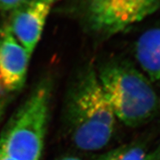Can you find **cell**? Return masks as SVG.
Returning <instances> with one entry per match:
<instances>
[{"label": "cell", "instance_id": "obj_4", "mask_svg": "<svg viewBox=\"0 0 160 160\" xmlns=\"http://www.w3.org/2000/svg\"><path fill=\"white\" fill-rule=\"evenodd\" d=\"M71 7L84 29L107 39L154 13L160 0H73Z\"/></svg>", "mask_w": 160, "mask_h": 160}, {"label": "cell", "instance_id": "obj_2", "mask_svg": "<svg viewBox=\"0 0 160 160\" xmlns=\"http://www.w3.org/2000/svg\"><path fill=\"white\" fill-rule=\"evenodd\" d=\"M96 68L117 120L127 127L138 128L159 115V96L151 82L131 62L113 58Z\"/></svg>", "mask_w": 160, "mask_h": 160}, {"label": "cell", "instance_id": "obj_6", "mask_svg": "<svg viewBox=\"0 0 160 160\" xmlns=\"http://www.w3.org/2000/svg\"><path fill=\"white\" fill-rule=\"evenodd\" d=\"M51 7L39 0H28L13 11L10 30L30 57L41 39Z\"/></svg>", "mask_w": 160, "mask_h": 160}, {"label": "cell", "instance_id": "obj_10", "mask_svg": "<svg viewBox=\"0 0 160 160\" xmlns=\"http://www.w3.org/2000/svg\"><path fill=\"white\" fill-rule=\"evenodd\" d=\"M145 160H160V143L154 149L148 152Z\"/></svg>", "mask_w": 160, "mask_h": 160}, {"label": "cell", "instance_id": "obj_9", "mask_svg": "<svg viewBox=\"0 0 160 160\" xmlns=\"http://www.w3.org/2000/svg\"><path fill=\"white\" fill-rule=\"evenodd\" d=\"M28 1V0H0V10L2 11H13Z\"/></svg>", "mask_w": 160, "mask_h": 160}, {"label": "cell", "instance_id": "obj_13", "mask_svg": "<svg viewBox=\"0 0 160 160\" xmlns=\"http://www.w3.org/2000/svg\"><path fill=\"white\" fill-rule=\"evenodd\" d=\"M39 1L47 3V4H48V5L52 6V5H53V4L57 2L60 1V0H39Z\"/></svg>", "mask_w": 160, "mask_h": 160}, {"label": "cell", "instance_id": "obj_11", "mask_svg": "<svg viewBox=\"0 0 160 160\" xmlns=\"http://www.w3.org/2000/svg\"><path fill=\"white\" fill-rule=\"evenodd\" d=\"M57 160H82L80 158L75 157V156H65V157H62Z\"/></svg>", "mask_w": 160, "mask_h": 160}, {"label": "cell", "instance_id": "obj_7", "mask_svg": "<svg viewBox=\"0 0 160 160\" xmlns=\"http://www.w3.org/2000/svg\"><path fill=\"white\" fill-rule=\"evenodd\" d=\"M134 53L144 74L151 82L160 84V28L148 30L140 36Z\"/></svg>", "mask_w": 160, "mask_h": 160}, {"label": "cell", "instance_id": "obj_8", "mask_svg": "<svg viewBox=\"0 0 160 160\" xmlns=\"http://www.w3.org/2000/svg\"><path fill=\"white\" fill-rule=\"evenodd\" d=\"M147 153L142 143H129L110 150L94 160H145Z\"/></svg>", "mask_w": 160, "mask_h": 160}, {"label": "cell", "instance_id": "obj_3", "mask_svg": "<svg viewBox=\"0 0 160 160\" xmlns=\"http://www.w3.org/2000/svg\"><path fill=\"white\" fill-rule=\"evenodd\" d=\"M53 82L42 79L6 125L0 151L16 160H40L49 119Z\"/></svg>", "mask_w": 160, "mask_h": 160}, {"label": "cell", "instance_id": "obj_1", "mask_svg": "<svg viewBox=\"0 0 160 160\" xmlns=\"http://www.w3.org/2000/svg\"><path fill=\"white\" fill-rule=\"evenodd\" d=\"M62 122L67 136L81 151H99L111 142L117 119L95 65H83L72 78L65 96Z\"/></svg>", "mask_w": 160, "mask_h": 160}, {"label": "cell", "instance_id": "obj_12", "mask_svg": "<svg viewBox=\"0 0 160 160\" xmlns=\"http://www.w3.org/2000/svg\"><path fill=\"white\" fill-rule=\"evenodd\" d=\"M0 160H16V159L8 157V156L5 154V153H2V151H0Z\"/></svg>", "mask_w": 160, "mask_h": 160}, {"label": "cell", "instance_id": "obj_5", "mask_svg": "<svg viewBox=\"0 0 160 160\" xmlns=\"http://www.w3.org/2000/svg\"><path fill=\"white\" fill-rule=\"evenodd\" d=\"M30 58L8 24L0 25V110L25 85Z\"/></svg>", "mask_w": 160, "mask_h": 160}]
</instances>
